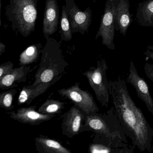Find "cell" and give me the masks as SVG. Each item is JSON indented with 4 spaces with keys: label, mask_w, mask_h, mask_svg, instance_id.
I'll list each match as a JSON object with an SVG mask.
<instances>
[{
    "label": "cell",
    "mask_w": 153,
    "mask_h": 153,
    "mask_svg": "<svg viewBox=\"0 0 153 153\" xmlns=\"http://www.w3.org/2000/svg\"><path fill=\"white\" fill-rule=\"evenodd\" d=\"M109 93L115 114L134 148L151 152L153 128L130 95L125 79L119 76L110 80Z\"/></svg>",
    "instance_id": "obj_1"
},
{
    "label": "cell",
    "mask_w": 153,
    "mask_h": 153,
    "mask_svg": "<svg viewBox=\"0 0 153 153\" xmlns=\"http://www.w3.org/2000/svg\"><path fill=\"white\" fill-rule=\"evenodd\" d=\"M85 131L95 133L93 142L114 148H128L127 136L112 106L105 113L85 114L80 132Z\"/></svg>",
    "instance_id": "obj_2"
},
{
    "label": "cell",
    "mask_w": 153,
    "mask_h": 153,
    "mask_svg": "<svg viewBox=\"0 0 153 153\" xmlns=\"http://www.w3.org/2000/svg\"><path fill=\"white\" fill-rule=\"evenodd\" d=\"M45 39L46 44L42 50L41 62L32 85L33 86L62 76L68 66L63 56L60 42L51 37Z\"/></svg>",
    "instance_id": "obj_3"
},
{
    "label": "cell",
    "mask_w": 153,
    "mask_h": 153,
    "mask_svg": "<svg viewBox=\"0 0 153 153\" xmlns=\"http://www.w3.org/2000/svg\"><path fill=\"white\" fill-rule=\"evenodd\" d=\"M37 0H10L6 7L5 15L14 31L24 37L35 29Z\"/></svg>",
    "instance_id": "obj_4"
},
{
    "label": "cell",
    "mask_w": 153,
    "mask_h": 153,
    "mask_svg": "<svg viewBox=\"0 0 153 153\" xmlns=\"http://www.w3.org/2000/svg\"><path fill=\"white\" fill-rule=\"evenodd\" d=\"M108 65L104 59L97 61L96 67H92L83 73L87 78L89 85L94 92L97 101L107 108L110 99L109 81L107 77Z\"/></svg>",
    "instance_id": "obj_5"
},
{
    "label": "cell",
    "mask_w": 153,
    "mask_h": 153,
    "mask_svg": "<svg viewBox=\"0 0 153 153\" xmlns=\"http://www.w3.org/2000/svg\"><path fill=\"white\" fill-rule=\"evenodd\" d=\"M79 84L76 82L68 88L59 89L58 93L62 97L70 100L72 103L77 105L87 114L98 112L99 109L93 96L87 90L80 88Z\"/></svg>",
    "instance_id": "obj_6"
},
{
    "label": "cell",
    "mask_w": 153,
    "mask_h": 153,
    "mask_svg": "<svg viewBox=\"0 0 153 153\" xmlns=\"http://www.w3.org/2000/svg\"><path fill=\"white\" fill-rule=\"evenodd\" d=\"M114 0H107L101 25L95 36V39L102 38V44L107 48L115 50L114 37Z\"/></svg>",
    "instance_id": "obj_7"
},
{
    "label": "cell",
    "mask_w": 153,
    "mask_h": 153,
    "mask_svg": "<svg viewBox=\"0 0 153 153\" xmlns=\"http://www.w3.org/2000/svg\"><path fill=\"white\" fill-rule=\"evenodd\" d=\"M65 6L72 33H79L84 35L88 33L92 22L90 8H87L85 11H82L74 0H65Z\"/></svg>",
    "instance_id": "obj_8"
},
{
    "label": "cell",
    "mask_w": 153,
    "mask_h": 153,
    "mask_svg": "<svg viewBox=\"0 0 153 153\" xmlns=\"http://www.w3.org/2000/svg\"><path fill=\"white\" fill-rule=\"evenodd\" d=\"M126 82L134 87L138 97L145 103L149 112L153 114V99L150 94L149 87L145 79L139 75L135 64L131 60Z\"/></svg>",
    "instance_id": "obj_9"
},
{
    "label": "cell",
    "mask_w": 153,
    "mask_h": 153,
    "mask_svg": "<svg viewBox=\"0 0 153 153\" xmlns=\"http://www.w3.org/2000/svg\"><path fill=\"white\" fill-rule=\"evenodd\" d=\"M85 113L77 105H74L61 116L62 134L69 138L80 133L85 120Z\"/></svg>",
    "instance_id": "obj_10"
},
{
    "label": "cell",
    "mask_w": 153,
    "mask_h": 153,
    "mask_svg": "<svg viewBox=\"0 0 153 153\" xmlns=\"http://www.w3.org/2000/svg\"><path fill=\"white\" fill-rule=\"evenodd\" d=\"M36 105L22 107L16 111L7 112L11 119L24 124L38 125L44 122L48 121L56 114H44L36 111Z\"/></svg>",
    "instance_id": "obj_11"
},
{
    "label": "cell",
    "mask_w": 153,
    "mask_h": 153,
    "mask_svg": "<svg viewBox=\"0 0 153 153\" xmlns=\"http://www.w3.org/2000/svg\"><path fill=\"white\" fill-rule=\"evenodd\" d=\"M59 19V9L57 0H46L43 22V33L45 38L56 33Z\"/></svg>",
    "instance_id": "obj_12"
},
{
    "label": "cell",
    "mask_w": 153,
    "mask_h": 153,
    "mask_svg": "<svg viewBox=\"0 0 153 153\" xmlns=\"http://www.w3.org/2000/svg\"><path fill=\"white\" fill-rule=\"evenodd\" d=\"M129 0H114L115 29L125 36L131 22Z\"/></svg>",
    "instance_id": "obj_13"
},
{
    "label": "cell",
    "mask_w": 153,
    "mask_h": 153,
    "mask_svg": "<svg viewBox=\"0 0 153 153\" xmlns=\"http://www.w3.org/2000/svg\"><path fill=\"white\" fill-rule=\"evenodd\" d=\"M62 76L58 77L47 83H42L37 85L25 86L21 90L18 99L19 105L26 104L29 105L37 97L44 94L49 88L59 81Z\"/></svg>",
    "instance_id": "obj_14"
},
{
    "label": "cell",
    "mask_w": 153,
    "mask_h": 153,
    "mask_svg": "<svg viewBox=\"0 0 153 153\" xmlns=\"http://www.w3.org/2000/svg\"><path fill=\"white\" fill-rule=\"evenodd\" d=\"M31 70L30 66H20L15 68L12 72L0 79V88L7 89L18 86V83L25 82Z\"/></svg>",
    "instance_id": "obj_15"
},
{
    "label": "cell",
    "mask_w": 153,
    "mask_h": 153,
    "mask_svg": "<svg viewBox=\"0 0 153 153\" xmlns=\"http://www.w3.org/2000/svg\"><path fill=\"white\" fill-rule=\"evenodd\" d=\"M36 150L40 153H71L70 149L59 141L45 136H40L35 139Z\"/></svg>",
    "instance_id": "obj_16"
},
{
    "label": "cell",
    "mask_w": 153,
    "mask_h": 153,
    "mask_svg": "<svg viewBox=\"0 0 153 153\" xmlns=\"http://www.w3.org/2000/svg\"><path fill=\"white\" fill-rule=\"evenodd\" d=\"M136 19L142 26H153V0H147L139 4Z\"/></svg>",
    "instance_id": "obj_17"
},
{
    "label": "cell",
    "mask_w": 153,
    "mask_h": 153,
    "mask_svg": "<svg viewBox=\"0 0 153 153\" xmlns=\"http://www.w3.org/2000/svg\"><path fill=\"white\" fill-rule=\"evenodd\" d=\"M41 43L34 44L27 48L19 56L20 66H27L35 62L42 53Z\"/></svg>",
    "instance_id": "obj_18"
},
{
    "label": "cell",
    "mask_w": 153,
    "mask_h": 153,
    "mask_svg": "<svg viewBox=\"0 0 153 153\" xmlns=\"http://www.w3.org/2000/svg\"><path fill=\"white\" fill-rule=\"evenodd\" d=\"M134 149L129 148H114L99 142L90 144L88 152L91 153H132Z\"/></svg>",
    "instance_id": "obj_19"
},
{
    "label": "cell",
    "mask_w": 153,
    "mask_h": 153,
    "mask_svg": "<svg viewBox=\"0 0 153 153\" xmlns=\"http://www.w3.org/2000/svg\"><path fill=\"white\" fill-rule=\"evenodd\" d=\"M65 107V103L52 99L46 100L41 106L37 111L44 114H59Z\"/></svg>",
    "instance_id": "obj_20"
},
{
    "label": "cell",
    "mask_w": 153,
    "mask_h": 153,
    "mask_svg": "<svg viewBox=\"0 0 153 153\" xmlns=\"http://www.w3.org/2000/svg\"><path fill=\"white\" fill-rule=\"evenodd\" d=\"M61 41L65 42L70 41L72 38V32L70 24L65 5L62 7L61 19Z\"/></svg>",
    "instance_id": "obj_21"
},
{
    "label": "cell",
    "mask_w": 153,
    "mask_h": 153,
    "mask_svg": "<svg viewBox=\"0 0 153 153\" xmlns=\"http://www.w3.org/2000/svg\"><path fill=\"white\" fill-rule=\"evenodd\" d=\"M17 93L15 88H10L9 90L2 92L0 94V107L7 111L12 110L14 106L13 101Z\"/></svg>",
    "instance_id": "obj_22"
},
{
    "label": "cell",
    "mask_w": 153,
    "mask_h": 153,
    "mask_svg": "<svg viewBox=\"0 0 153 153\" xmlns=\"http://www.w3.org/2000/svg\"><path fill=\"white\" fill-rule=\"evenodd\" d=\"M14 69V64L11 62L1 64L0 65V79L11 73Z\"/></svg>",
    "instance_id": "obj_23"
},
{
    "label": "cell",
    "mask_w": 153,
    "mask_h": 153,
    "mask_svg": "<svg viewBox=\"0 0 153 153\" xmlns=\"http://www.w3.org/2000/svg\"><path fill=\"white\" fill-rule=\"evenodd\" d=\"M144 70L146 76L153 82V65L148 62H146L144 66Z\"/></svg>",
    "instance_id": "obj_24"
},
{
    "label": "cell",
    "mask_w": 153,
    "mask_h": 153,
    "mask_svg": "<svg viewBox=\"0 0 153 153\" xmlns=\"http://www.w3.org/2000/svg\"><path fill=\"white\" fill-rule=\"evenodd\" d=\"M144 54L153 61V46L148 45L146 50L144 52Z\"/></svg>",
    "instance_id": "obj_25"
},
{
    "label": "cell",
    "mask_w": 153,
    "mask_h": 153,
    "mask_svg": "<svg viewBox=\"0 0 153 153\" xmlns=\"http://www.w3.org/2000/svg\"><path fill=\"white\" fill-rule=\"evenodd\" d=\"M6 50V45L3 43L0 42V56H1L2 53L5 52Z\"/></svg>",
    "instance_id": "obj_26"
},
{
    "label": "cell",
    "mask_w": 153,
    "mask_h": 153,
    "mask_svg": "<svg viewBox=\"0 0 153 153\" xmlns=\"http://www.w3.org/2000/svg\"><path fill=\"white\" fill-rule=\"evenodd\" d=\"M152 151L153 152V146H152Z\"/></svg>",
    "instance_id": "obj_27"
}]
</instances>
